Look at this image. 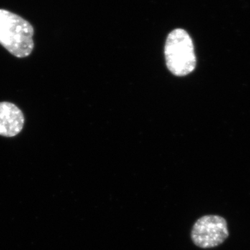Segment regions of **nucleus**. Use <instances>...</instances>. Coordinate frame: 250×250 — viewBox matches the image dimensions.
I'll use <instances>...</instances> for the list:
<instances>
[{
    "mask_svg": "<svg viewBox=\"0 0 250 250\" xmlns=\"http://www.w3.org/2000/svg\"><path fill=\"white\" fill-rule=\"evenodd\" d=\"M34 29L24 18L0 9V45L18 58L30 55L34 47Z\"/></svg>",
    "mask_w": 250,
    "mask_h": 250,
    "instance_id": "f257e3e1",
    "label": "nucleus"
},
{
    "mask_svg": "<svg viewBox=\"0 0 250 250\" xmlns=\"http://www.w3.org/2000/svg\"><path fill=\"white\" fill-rule=\"evenodd\" d=\"M24 123V115L17 106L8 102L0 103V136H17L22 131Z\"/></svg>",
    "mask_w": 250,
    "mask_h": 250,
    "instance_id": "20e7f679",
    "label": "nucleus"
},
{
    "mask_svg": "<svg viewBox=\"0 0 250 250\" xmlns=\"http://www.w3.org/2000/svg\"><path fill=\"white\" fill-rule=\"evenodd\" d=\"M191 239L195 246L203 249L220 246L229 236L228 224L223 217L205 215L194 224Z\"/></svg>",
    "mask_w": 250,
    "mask_h": 250,
    "instance_id": "7ed1b4c3",
    "label": "nucleus"
},
{
    "mask_svg": "<svg viewBox=\"0 0 250 250\" xmlns=\"http://www.w3.org/2000/svg\"><path fill=\"white\" fill-rule=\"evenodd\" d=\"M166 64L176 76L183 77L195 70L196 57L193 42L187 31L174 29L169 34L165 46Z\"/></svg>",
    "mask_w": 250,
    "mask_h": 250,
    "instance_id": "f03ea898",
    "label": "nucleus"
}]
</instances>
